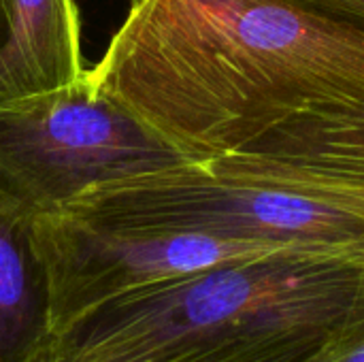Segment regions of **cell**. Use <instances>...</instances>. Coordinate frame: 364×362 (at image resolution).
Segmentation results:
<instances>
[{"label": "cell", "mask_w": 364, "mask_h": 362, "mask_svg": "<svg viewBox=\"0 0 364 362\" xmlns=\"http://www.w3.org/2000/svg\"><path fill=\"white\" fill-rule=\"evenodd\" d=\"M301 362H364V312L322 335Z\"/></svg>", "instance_id": "cell-11"}, {"label": "cell", "mask_w": 364, "mask_h": 362, "mask_svg": "<svg viewBox=\"0 0 364 362\" xmlns=\"http://www.w3.org/2000/svg\"><path fill=\"white\" fill-rule=\"evenodd\" d=\"M32 239L49 284V337L128 294L228 262L299 250L194 233L109 228L66 213L34 218Z\"/></svg>", "instance_id": "cell-5"}, {"label": "cell", "mask_w": 364, "mask_h": 362, "mask_svg": "<svg viewBox=\"0 0 364 362\" xmlns=\"http://www.w3.org/2000/svg\"><path fill=\"white\" fill-rule=\"evenodd\" d=\"M192 162L85 75L0 105V201L34 220L113 181Z\"/></svg>", "instance_id": "cell-3"}, {"label": "cell", "mask_w": 364, "mask_h": 362, "mask_svg": "<svg viewBox=\"0 0 364 362\" xmlns=\"http://www.w3.org/2000/svg\"><path fill=\"white\" fill-rule=\"evenodd\" d=\"M64 213L109 228L262 241L364 262V220L279 188L222 175L205 162L98 186Z\"/></svg>", "instance_id": "cell-4"}, {"label": "cell", "mask_w": 364, "mask_h": 362, "mask_svg": "<svg viewBox=\"0 0 364 362\" xmlns=\"http://www.w3.org/2000/svg\"><path fill=\"white\" fill-rule=\"evenodd\" d=\"M87 79L198 162L364 100V30L284 0H132Z\"/></svg>", "instance_id": "cell-1"}, {"label": "cell", "mask_w": 364, "mask_h": 362, "mask_svg": "<svg viewBox=\"0 0 364 362\" xmlns=\"http://www.w3.org/2000/svg\"><path fill=\"white\" fill-rule=\"evenodd\" d=\"M320 339L322 333L252 337L186 346L132 358H73L49 348H41L28 362H301Z\"/></svg>", "instance_id": "cell-10"}, {"label": "cell", "mask_w": 364, "mask_h": 362, "mask_svg": "<svg viewBox=\"0 0 364 362\" xmlns=\"http://www.w3.org/2000/svg\"><path fill=\"white\" fill-rule=\"evenodd\" d=\"M83 75L75 0H9L0 43V105L60 90Z\"/></svg>", "instance_id": "cell-6"}, {"label": "cell", "mask_w": 364, "mask_h": 362, "mask_svg": "<svg viewBox=\"0 0 364 362\" xmlns=\"http://www.w3.org/2000/svg\"><path fill=\"white\" fill-rule=\"evenodd\" d=\"M232 154L364 183V100L288 119Z\"/></svg>", "instance_id": "cell-8"}, {"label": "cell", "mask_w": 364, "mask_h": 362, "mask_svg": "<svg viewBox=\"0 0 364 362\" xmlns=\"http://www.w3.org/2000/svg\"><path fill=\"white\" fill-rule=\"evenodd\" d=\"M49 339V284L32 220L0 201V362H28Z\"/></svg>", "instance_id": "cell-7"}, {"label": "cell", "mask_w": 364, "mask_h": 362, "mask_svg": "<svg viewBox=\"0 0 364 362\" xmlns=\"http://www.w3.org/2000/svg\"><path fill=\"white\" fill-rule=\"evenodd\" d=\"M364 312V262L279 250L111 301L43 348L73 358H132L232 339L328 333Z\"/></svg>", "instance_id": "cell-2"}, {"label": "cell", "mask_w": 364, "mask_h": 362, "mask_svg": "<svg viewBox=\"0 0 364 362\" xmlns=\"http://www.w3.org/2000/svg\"><path fill=\"white\" fill-rule=\"evenodd\" d=\"M292 6L318 13L333 21L364 30V0H284Z\"/></svg>", "instance_id": "cell-12"}, {"label": "cell", "mask_w": 364, "mask_h": 362, "mask_svg": "<svg viewBox=\"0 0 364 362\" xmlns=\"http://www.w3.org/2000/svg\"><path fill=\"white\" fill-rule=\"evenodd\" d=\"M205 162L209 169L230 175L250 183L258 186H269V188H279L311 201H320L324 205H331L343 213H352L356 218L364 220V183L335 177L328 173L311 171V169H299V166H288L279 162H269V160H258L241 154H226L209 160H198Z\"/></svg>", "instance_id": "cell-9"}, {"label": "cell", "mask_w": 364, "mask_h": 362, "mask_svg": "<svg viewBox=\"0 0 364 362\" xmlns=\"http://www.w3.org/2000/svg\"><path fill=\"white\" fill-rule=\"evenodd\" d=\"M6 15H9V0H0V43H2L4 26H6Z\"/></svg>", "instance_id": "cell-13"}]
</instances>
